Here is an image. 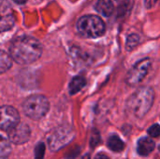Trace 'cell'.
Instances as JSON below:
<instances>
[{
	"instance_id": "obj_1",
	"label": "cell",
	"mask_w": 160,
	"mask_h": 159,
	"mask_svg": "<svg viewBox=\"0 0 160 159\" xmlns=\"http://www.w3.org/2000/svg\"><path fill=\"white\" fill-rule=\"evenodd\" d=\"M42 53L40 42L30 36H22L13 40L9 47V54L13 61L20 65H29L39 59Z\"/></svg>"
},
{
	"instance_id": "obj_7",
	"label": "cell",
	"mask_w": 160,
	"mask_h": 159,
	"mask_svg": "<svg viewBox=\"0 0 160 159\" xmlns=\"http://www.w3.org/2000/svg\"><path fill=\"white\" fill-rule=\"evenodd\" d=\"M0 127L2 130L8 131L20 123L19 112L11 106H3L0 110Z\"/></svg>"
},
{
	"instance_id": "obj_22",
	"label": "cell",
	"mask_w": 160,
	"mask_h": 159,
	"mask_svg": "<svg viewBox=\"0 0 160 159\" xmlns=\"http://www.w3.org/2000/svg\"><path fill=\"white\" fill-rule=\"evenodd\" d=\"M95 159H110L106 155H104V154H98V155H97V157H95Z\"/></svg>"
},
{
	"instance_id": "obj_5",
	"label": "cell",
	"mask_w": 160,
	"mask_h": 159,
	"mask_svg": "<svg viewBox=\"0 0 160 159\" xmlns=\"http://www.w3.org/2000/svg\"><path fill=\"white\" fill-rule=\"evenodd\" d=\"M74 137L73 131L68 127H59L48 137V143L52 151H57L71 142Z\"/></svg>"
},
{
	"instance_id": "obj_8",
	"label": "cell",
	"mask_w": 160,
	"mask_h": 159,
	"mask_svg": "<svg viewBox=\"0 0 160 159\" xmlns=\"http://www.w3.org/2000/svg\"><path fill=\"white\" fill-rule=\"evenodd\" d=\"M30 128L25 124H19L8 131V139L15 144H22L26 142L30 137Z\"/></svg>"
},
{
	"instance_id": "obj_3",
	"label": "cell",
	"mask_w": 160,
	"mask_h": 159,
	"mask_svg": "<svg viewBox=\"0 0 160 159\" xmlns=\"http://www.w3.org/2000/svg\"><path fill=\"white\" fill-rule=\"evenodd\" d=\"M77 30L84 37L97 38L105 34L106 26L99 16L85 15L78 21Z\"/></svg>"
},
{
	"instance_id": "obj_15",
	"label": "cell",
	"mask_w": 160,
	"mask_h": 159,
	"mask_svg": "<svg viewBox=\"0 0 160 159\" xmlns=\"http://www.w3.org/2000/svg\"><path fill=\"white\" fill-rule=\"evenodd\" d=\"M13 23H14V18H13L12 14L4 16L1 20V30L2 31L8 30L9 28H11L13 26Z\"/></svg>"
},
{
	"instance_id": "obj_11",
	"label": "cell",
	"mask_w": 160,
	"mask_h": 159,
	"mask_svg": "<svg viewBox=\"0 0 160 159\" xmlns=\"http://www.w3.org/2000/svg\"><path fill=\"white\" fill-rule=\"evenodd\" d=\"M86 85V80L82 76H77L72 79V81L69 83L68 90L71 95H74L78 92H80L84 86Z\"/></svg>"
},
{
	"instance_id": "obj_16",
	"label": "cell",
	"mask_w": 160,
	"mask_h": 159,
	"mask_svg": "<svg viewBox=\"0 0 160 159\" xmlns=\"http://www.w3.org/2000/svg\"><path fill=\"white\" fill-rule=\"evenodd\" d=\"M10 151H11V148H10L9 143L4 138H2L1 139V144H0V154H1V157L3 158L8 157L9 155Z\"/></svg>"
},
{
	"instance_id": "obj_4",
	"label": "cell",
	"mask_w": 160,
	"mask_h": 159,
	"mask_svg": "<svg viewBox=\"0 0 160 159\" xmlns=\"http://www.w3.org/2000/svg\"><path fill=\"white\" fill-rule=\"evenodd\" d=\"M50 108L47 97L42 95H33L22 103V111L26 116L33 120H38L45 116Z\"/></svg>"
},
{
	"instance_id": "obj_13",
	"label": "cell",
	"mask_w": 160,
	"mask_h": 159,
	"mask_svg": "<svg viewBox=\"0 0 160 159\" xmlns=\"http://www.w3.org/2000/svg\"><path fill=\"white\" fill-rule=\"evenodd\" d=\"M12 57L10 54L7 53L5 51L1 52L0 54V71L1 73L6 72L7 70H8L12 65Z\"/></svg>"
},
{
	"instance_id": "obj_23",
	"label": "cell",
	"mask_w": 160,
	"mask_h": 159,
	"mask_svg": "<svg viewBox=\"0 0 160 159\" xmlns=\"http://www.w3.org/2000/svg\"><path fill=\"white\" fill-rule=\"evenodd\" d=\"M13 2H15L16 4H19V5H22V4H24L26 3L27 0H12Z\"/></svg>"
},
{
	"instance_id": "obj_24",
	"label": "cell",
	"mask_w": 160,
	"mask_h": 159,
	"mask_svg": "<svg viewBox=\"0 0 160 159\" xmlns=\"http://www.w3.org/2000/svg\"><path fill=\"white\" fill-rule=\"evenodd\" d=\"M82 159H91V157H90V155H85L84 157H82Z\"/></svg>"
},
{
	"instance_id": "obj_14",
	"label": "cell",
	"mask_w": 160,
	"mask_h": 159,
	"mask_svg": "<svg viewBox=\"0 0 160 159\" xmlns=\"http://www.w3.org/2000/svg\"><path fill=\"white\" fill-rule=\"evenodd\" d=\"M140 43V37L136 34H131L128 37L127 39V50L132 51L134 48H136Z\"/></svg>"
},
{
	"instance_id": "obj_17",
	"label": "cell",
	"mask_w": 160,
	"mask_h": 159,
	"mask_svg": "<svg viewBox=\"0 0 160 159\" xmlns=\"http://www.w3.org/2000/svg\"><path fill=\"white\" fill-rule=\"evenodd\" d=\"M44 155H45V144L43 142H39L36 146L35 159H43Z\"/></svg>"
},
{
	"instance_id": "obj_6",
	"label": "cell",
	"mask_w": 160,
	"mask_h": 159,
	"mask_svg": "<svg viewBox=\"0 0 160 159\" xmlns=\"http://www.w3.org/2000/svg\"><path fill=\"white\" fill-rule=\"evenodd\" d=\"M150 67H151V60L149 58H144L139 61L137 64H135L127 75L128 84L134 86L140 83L147 75Z\"/></svg>"
},
{
	"instance_id": "obj_9",
	"label": "cell",
	"mask_w": 160,
	"mask_h": 159,
	"mask_svg": "<svg viewBox=\"0 0 160 159\" xmlns=\"http://www.w3.org/2000/svg\"><path fill=\"white\" fill-rule=\"evenodd\" d=\"M156 147L155 142L149 138H142L138 142V154L141 156H147L154 151Z\"/></svg>"
},
{
	"instance_id": "obj_20",
	"label": "cell",
	"mask_w": 160,
	"mask_h": 159,
	"mask_svg": "<svg viewBox=\"0 0 160 159\" xmlns=\"http://www.w3.org/2000/svg\"><path fill=\"white\" fill-rule=\"evenodd\" d=\"M79 153H80V149L79 148H74L73 150H71L69 153H68L67 154V156H66V158L67 159H74L78 155H79Z\"/></svg>"
},
{
	"instance_id": "obj_19",
	"label": "cell",
	"mask_w": 160,
	"mask_h": 159,
	"mask_svg": "<svg viewBox=\"0 0 160 159\" xmlns=\"http://www.w3.org/2000/svg\"><path fill=\"white\" fill-rule=\"evenodd\" d=\"M148 134L153 137V138H158L160 136V126L158 124L153 125L149 129H148Z\"/></svg>"
},
{
	"instance_id": "obj_10",
	"label": "cell",
	"mask_w": 160,
	"mask_h": 159,
	"mask_svg": "<svg viewBox=\"0 0 160 159\" xmlns=\"http://www.w3.org/2000/svg\"><path fill=\"white\" fill-rule=\"evenodd\" d=\"M96 9L103 16L110 17L114 10V4L112 0H98L96 5Z\"/></svg>"
},
{
	"instance_id": "obj_12",
	"label": "cell",
	"mask_w": 160,
	"mask_h": 159,
	"mask_svg": "<svg viewBox=\"0 0 160 159\" xmlns=\"http://www.w3.org/2000/svg\"><path fill=\"white\" fill-rule=\"evenodd\" d=\"M108 147L113 152H121L125 148V143L123 141L116 135H112L109 138Z\"/></svg>"
},
{
	"instance_id": "obj_18",
	"label": "cell",
	"mask_w": 160,
	"mask_h": 159,
	"mask_svg": "<svg viewBox=\"0 0 160 159\" xmlns=\"http://www.w3.org/2000/svg\"><path fill=\"white\" fill-rule=\"evenodd\" d=\"M99 142H100V135L98 131L94 129L90 137V145L92 148H95L98 144H99Z\"/></svg>"
},
{
	"instance_id": "obj_2",
	"label": "cell",
	"mask_w": 160,
	"mask_h": 159,
	"mask_svg": "<svg viewBox=\"0 0 160 159\" xmlns=\"http://www.w3.org/2000/svg\"><path fill=\"white\" fill-rule=\"evenodd\" d=\"M155 99V91L152 87L139 88L128 99V110L137 118H142L151 109Z\"/></svg>"
},
{
	"instance_id": "obj_21",
	"label": "cell",
	"mask_w": 160,
	"mask_h": 159,
	"mask_svg": "<svg viewBox=\"0 0 160 159\" xmlns=\"http://www.w3.org/2000/svg\"><path fill=\"white\" fill-rule=\"evenodd\" d=\"M158 0H145V7L146 8H152Z\"/></svg>"
}]
</instances>
